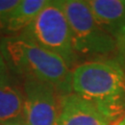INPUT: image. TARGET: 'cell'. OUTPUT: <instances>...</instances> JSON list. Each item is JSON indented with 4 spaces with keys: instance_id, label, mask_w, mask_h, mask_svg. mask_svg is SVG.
Instances as JSON below:
<instances>
[{
    "instance_id": "1",
    "label": "cell",
    "mask_w": 125,
    "mask_h": 125,
    "mask_svg": "<svg viewBox=\"0 0 125 125\" xmlns=\"http://www.w3.org/2000/svg\"><path fill=\"white\" fill-rule=\"evenodd\" d=\"M71 92L90 100L117 125L125 117V68L115 58L77 65L71 73Z\"/></svg>"
},
{
    "instance_id": "2",
    "label": "cell",
    "mask_w": 125,
    "mask_h": 125,
    "mask_svg": "<svg viewBox=\"0 0 125 125\" xmlns=\"http://www.w3.org/2000/svg\"><path fill=\"white\" fill-rule=\"evenodd\" d=\"M0 53L6 67L24 79L52 84L61 96L71 93L72 70L56 54L18 34L0 41Z\"/></svg>"
},
{
    "instance_id": "3",
    "label": "cell",
    "mask_w": 125,
    "mask_h": 125,
    "mask_svg": "<svg viewBox=\"0 0 125 125\" xmlns=\"http://www.w3.org/2000/svg\"><path fill=\"white\" fill-rule=\"evenodd\" d=\"M18 36L58 55L71 70L77 66L78 55L62 0L47 1L33 22Z\"/></svg>"
},
{
    "instance_id": "4",
    "label": "cell",
    "mask_w": 125,
    "mask_h": 125,
    "mask_svg": "<svg viewBox=\"0 0 125 125\" xmlns=\"http://www.w3.org/2000/svg\"><path fill=\"white\" fill-rule=\"evenodd\" d=\"M62 4L70 25L77 55L104 57L109 54H117L115 38L98 24L87 2L62 0Z\"/></svg>"
},
{
    "instance_id": "5",
    "label": "cell",
    "mask_w": 125,
    "mask_h": 125,
    "mask_svg": "<svg viewBox=\"0 0 125 125\" xmlns=\"http://www.w3.org/2000/svg\"><path fill=\"white\" fill-rule=\"evenodd\" d=\"M25 125H55L61 95L52 84L24 79Z\"/></svg>"
},
{
    "instance_id": "6",
    "label": "cell",
    "mask_w": 125,
    "mask_h": 125,
    "mask_svg": "<svg viewBox=\"0 0 125 125\" xmlns=\"http://www.w3.org/2000/svg\"><path fill=\"white\" fill-rule=\"evenodd\" d=\"M55 125H113L99 107L75 93L60 98V108Z\"/></svg>"
},
{
    "instance_id": "7",
    "label": "cell",
    "mask_w": 125,
    "mask_h": 125,
    "mask_svg": "<svg viewBox=\"0 0 125 125\" xmlns=\"http://www.w3.org/2000/svg\"><path fill=\"white\" fill-rule=\"evenodd\" d=\"M0 125H25L24 93L9 74L0 77Z\"/></svg>"
},
{
    "instance_id": "8",
    "label": "cell",
    "mask_w": 125,
    "mask_h": 125,
    "mask_svg": "<svg viewBox=\"0 0 125 125\" xmlns=\"http://www.w3.org/2000/svg\"><path fill=\"white\" fill-rule=\"evenodd\" d=\"M95 20L113 37L125 25V0H87Z\"/></svg>"
},
{
    "instance_id": "9",
    "label": "cell",
    "mask_w": 125,
    "mask_h": 125,
    "mask_svg": "<svg viewBox=\"0 0 125 125\" xmlns=\"http://www.w3.org/2000/svg\"><path fill=\"white\" fill-rule=\"evenodd\" d=\"M47 1L48 0H19V3L7 17L4 32L13 36L20 34L33 22Z\"/></svg>"
},
{
    "instance_id": "10",
    "label": "cell",
    "mask_w": 125,
    "mask_h": 125,
    "mask_svg": "<svg viewBox=\"0 0 125 125\" xmlns=\"http://www.w3.org/2000/svg\"><path fill=\"white\" fill-rule=\"evenodd\" d=\"M18 3L19 0H0V32H4L7 17Z\"/></svg>"
},
{
    "instance_id": "11",
    "label": "cell",
    "mask_w": 125,
    "mask_h": 125,
    "mask_svg": "<svg viewBox=\"0 0 125 125\" xmlns=\"http://www.w3.org/2000/svg\"><path fill=\"white\" fill-rule=\"evenodd\" d=\"M115 40L117 43V60L125 68V25L119 30L115 37Z\"/></svg>"
},
{
    "instance_id": "12",
    "label": "cell",
    "mask_w": 125,
    "mask_h": 125,
    "mask_svg": "<svg viewBox=\"0 0 125 125\" xmlns=\"http://www.w3.org/2000/svg\"><path fill=\"white\" fill-rule=\"evenodd\" d=\"M6 73H7V67H6L4 60H3V57L1 55V53H0V77L3 76Z\"/></svg>"
},
{
    "instance_id": "13",
    "label": "cell",
    "mask_w": 125,
    "mask_h": 125,
    "mask_svg": "<svg viewBox=\"0 0 125 125\" xmlns=\"http://www.w3.org/2000/svg\"><path fill=\"white\" fill-rule=\"evenodd\" d=\"M117 125H125V117H124V119L122 121H120V122L117 124Z\"/></svg>"
}]
</instances>
